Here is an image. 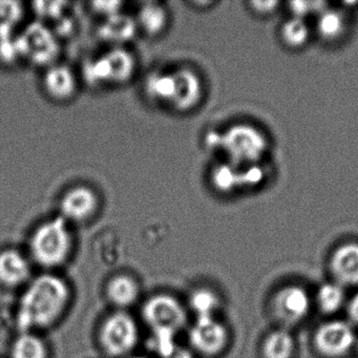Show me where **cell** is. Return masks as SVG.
Masks as SVG:
<instances>
[{"mask_svg":"<svg viewBox=\"0 0 358 358\" xmlns=\"http://www.w3.org/2000/svg\"><path fill=\"white\" fill-rule=\"evenodd\" d=\"M72 287L54 271H43L24 287L16 310L20 332L41 333L53 328L66 315L72 303Z\"/></svg>","mask_w":358,"mask_h":358,"instance_id":"1","label":"cell"},{"mask_svg":"<svg viewBox=\"0 0 358 358\" xmlns=\"http://www.w3.org/2000/svg\"><path fill=\"white\" fill-rule=\"evenodd\" d=\"M141 320L150 332V349L160 358L179 343L178 336L189 326V311L173 293L157 292L142 303Z\"/></svg>","mask_w":358,"mask_h":358,"instance_id":"2","label":"cell"},{"mask_svg":"<svg viewBox=\"0 0 358 358\" xmlns=\"http://www.w3.org/2000/svg\"><path fill=\"white\" fill-rule=\"evenodd\" d=\"M71 224L60 215L39 224L29 238L28 255L34 266L54 271L66 265L74 252Z\"/></svg>","mask_w":358,"mask_h":358,"instance_id":"3","label":"cell"},{"mask_svg":"<svg viewBox=\"0 0 358 358\" xmlns=\"http://www.w3.org/2000/svg\"><path fill=\"white\" fill-rule=\"evenodd\" d=\"M269 140L262 129L249 123H236L220 133V150L234 166L262 164L269 152Z\"/></svg>","mask_w":358,"mask_h":358,"instance_id":"4","label":"cell"},{"mask_svg":"<svg viewBox=\"0 0 358 358\" xmlns=\"http://www.w3.org/2000/svg\"><path fill=\"white\" fill-rule=\"evenodd\" d=\"M141 338L137 318L127 310H115L100 322L97 341L100 349L110 358L133 355Z\"/></svg>","mask_w":358,"mask_h":358,"instance_id":"5","label":"cell"},{"mask_svg":"<svg viewBox=\"0 0 358 358\" xmlns=\"http://www.w3.org/2000/svg\"><path fill=\"white\" fill-rule=\"evenodd\" d=\"M137 62L131 52L123 47H113L99 57L87 60L83 66V79L95 89L121 87L134 78Z\"/></svg>","mask_w":358,"mask_h":358,"instance_id":"6","label":"cell"},{"mask_svg":"<svg viewBox=\"0 0 358 358\" xmlns=\"http://www.w3.org/2000/svg\"><path fill=\"white\" fill-rule=\"evenodd\" d=\"M17 41L22 60L45 69L56 64L60 54L59 41L47 24L41 22L29 24Z\"/></svg>","mask_w":358,"mask_h":358,"instance_id":"7","label":"cell"},{"mask_svg":"<svg viewBox=\"0 0 358 358\" xmlns=\"http://www.w3.org/2000/svg\"><path fill=\"white\" fill-rule=\"evenodd\" d=\"M187 335L188 347L201 357H217L230 343L229 329L219 316L194 318L188 326Z\"/></svg>","mask_w":358,"mask_h":358,"instance_id":"8","label":"cell"},{"mask_svg":"<svg viewBox=\"0 0 358 358\" xmlns=\"http://www.w3.org/2000/svg\"><path fill=\"white\" fill-rule=\"evenodd\" d=\"M270 308L280 327L289 329L309 316L313 308V296L301 285H285L274 293Z\"/></svg>","mask_w":358,"mask_h":358,"instance_id":"9","label":"cell"},{"mask_svg":"<svg viewBox=\"0 0 358 358\" xmlns=\"http://www.w3.org/2000/svg\"><path fill=\"white\" fill-rule=\"evenodd\" d=\"M357 337L355 328L348 320L333 318L316 328L312 341L322 357L345 358L355 350Z\"/></svg>","mask_w":358,"mask_h":358,"instance_id":"10","label":"cell"},{"mask_svg":"<svg viewBox=\"0 0 358 358\" xmlns=\"http://www.w3.org/2000/svg\"><path fill=\"white\" fill-rule=\"evenodd\" d=\"M101 208L99 194L87 185L66 190L59 203V215L71 225L93 221Z\"/></svg>","mask_w":358,"mask_h":358,"instance_id":"11","label":"cell"},{"mask_svg":"<svg viewBox=\"0 0 358 358\" xmlns=\"http://www.w3.org/2000/svg\"><path fill=\"white\" fill-rule=\"evenodd\" d=\"M173 96L169 108L178 113L196 110L204 99V83L200 75L188 66L171 71Z\"/></svg>","mask_w":358,"mask_h":358,"instance_id":"12","label":"cell"},{"mask_svg":"<svg viewBox=\"0 0 358 358\" xmlns=\"http://www.w3.org/2000/svg\"><path fill=\"white\" fill-rule=\"evenodd\" d=\"M34 264L28 253L15 248L0 251V285L7 288L26 287L32 280Z\"/></svg>","mask_w":358,"mask_h":358,"instance_id":"13","label":"cell"},{"mask_svg":"<svg viewBox=\"0 0 358 358\" xmlns=\"http://www.w3.org/2000/svg\"><path fill=\"white\" fill-rule=\"evenodd\" d=\"M332 280L345 289L358 286V242H345L335 247L329 257Z\"/></svg>","mask_w":358,"mask_h":358,"instance_id":"14","label":"cell"},{"mask_svg":"<svg viewBox=\"0 0 358 358\" xmlns=\"http://www.w3.org/2000/svg\"><path fill=\"white\" fill-rule=\"evenodd\" d=\"M43 87L48 97L64 103L74 99L78 93L79 80L70 66L55 64L45 69Z\"/></svg>","mask_w":358,"mask_h":358,"instance_id":"15","label":"cell"},{"mask_svg":"<svg viewBox=\"0 0 358 358\" xmlns=\"http://www.w3.org/2000/svg\"><path fill=\"white\" fill-rule=\"evenodd\" d=\"M141 285L136 276L125 272L114 274L106 280L104 294L115 310H127L135 306L141 296Z\"/></svg>","mask_w":358,"mask_h":358,"instance_id":"16","label":"cell"},{"mask_svg":"<svg viewBox=\"0 0 358 358\" xmlns=\"http://www.w3.org/2000/svg\"><path fill=\"white\" fill-rule=\"evenodd\" d=\"M316 35L326 43H336L347 36L349 31V17L347 12L339 8L327 7L315 18Z\"/></svg>","mask_w":358,"mask_h":358,"instance_id":"17","label":"cell"},{"mask_svg":"<svg viewBox=\"0 0 358 358\" xmlns=\"http://www.w3.org/2000/svg\"><path fill=\"white\" fill-rule=\"evenodd\" d=\"M138 32L135 18L122 12L103 20L99 29L100 37L106 43H112L114 47H122V45L131 41Z\"/></svg>","mask_w":358,"mask_h":358,"instance_id":"18","label":"cell"},{"mask_svg":"<svg viewBox=\"0 0 358 358\" xmlns=\"http://www.w3.org/2000/svg\"><path fill=\"white\" fill-rule=\"evenodd\" d=\"M138 31L150 37L163 34L169 24L166 8L160 3H144L138 10L135 17Z\"/></svg>","mask_w":358,"mask_h":358,"instance_id":"19","label":"cell"},{"mask_svg":"<svg viewBox=\"0 0 358 358\" xmlns=\"http://www.w3.org/2000/svg\"><path fill=\"white\" fill-rule=\"evenodd\" d=\"M262 358H294L296 341L289 329L280 328L270 331L261 345Z\"/></svg>","mask_w":358,"mask_h":358,"instance_id":"20","label":"cell"},{"mask_svg":"<svg viewBox=\"0 0 358 358\" xmlns=\"http://www.w3.org/2000/svg\"><path fill=\"white\" fill-rule=\"evenodd\" d=\"M222 297L217 291L209 287H196L188 296V311L192 312L194 318L215 317L222 309Z\"/></svg>","mask_w":358,"mask_h":358,"instance_id":"21","label":"cell"},{"mask_svg":"<svg viewBox=\"0 0 358 358\" xmlns=\"http://www.w3.org/2000/svg\"><path fill=\"white\" fill-rule=\"evenodd\" d=\"M348 296L345 287L334 280L324 282L318 287L313 296V306L324 315H334L345 308Z\"/></svg>","mask_w":358,"mask_h":358,"instance_id":"22","label":"cell"},{"mask_svg":"<svg viewBox=\"0 0 358 358\" xmlns=\"http://www.w3.org/2000/svg\"><path fill=\"white\" fill-rule=\"evenodd\" d=\"M50 348L41 333L20 332L10 349V358H50Z\"/></svg>","mask_w":358,"mask_h":358,"instance_id":"23","label":"cell"},{"mask_svg":"<svg viewBox=\"0 0 358 358\" xmlns=\"http://www.w3.org/2000/svg\"><path fill=\"white\" fill-rule=\"evenodd\" d=\"M278 36L282 45L288 49L301 50L309 43L312 29L306 20L290 16L280 26Z\"/></svg>","mask_w":358,"mask_h":358,"instance_id":"24","label":"cell"},{"mask_svg":"<svg viewBox=\"0 0 358 358\" xmlns=\"http://www.w3.org/2000/svg\"><path fill=\"white\" fill-rule=\"evenodd\" d=\"M210 181L215 189L222 194H231L236 190L242 189L240 167L234 166L227 161L213 167Z\"/></svg>","mask_w":358,"mask_h":358,"instance_id":"25","label":"cell"},{"mask_svg":"<svg viewBox=\"0 0 358 358\" xmlns=\"http://www.w3.org/2000/svg\"><path fill=\"white\" fill-rule=\"evenodd\" d=\"M146 94L155 102L169 106L173 96V76L171 72H157L150 75L145 83Z\"/></svg>","mask_w":358,"mask_h":358,"instance_id":"26","label":"cell"},{"mask_svg":"<svg viewBox=\"0 0 358 358\" xmlns=\"http://www.w3.org/2000/svg\"><path fill=\"white\" fill-rule=\"evenodd\" d=\"M24 9L15 1H0V37L11 36L22 22Z\"/></svg>","mask_w":358,"mask_h":358,"instance_id":"27","label":"cell"},{"mask_svg":"<svg viewBox=\"0 0 358 358\" xmlns=\"http://www.w3.org/2000/svg\"><path fill=\"white\" fill-rule=\"evenodd\" d=\"M287 6L291 17L307 22L308 18L317 17L329 5L324 1H292Z\"/></svg>","mask_w":358,"mask_h":358,"instance_id":"28","label":"cell"},{"mask_svg":"<svg viewBox=\"0 0 358 358\" xmlns=\"http://www.w3.org/2000/svg\"><path fill=\"white\" fill-rule=\"evenodd\" d=\"M66 6L68 3L56 1V3H36L33 5L35 14L38 16L41 22L43 20H50V22H58L62 18L66 17Z\"/></svg>","mask_w":358,"mask_h":358,"instance_id":"29","label":"cell"},{"mask_svg":"<svg viewBox=\"0 0 358 358\" xmlns=\"http://www.w3.org/2000/svg\"><path fill=\"white\" fill-rule=\"evenodd\" d=\"M22 60V52L18 45L17 37H0V62L14 64Z\"/></svg>","mask_w":358,"mask_h":358,"instance_id":"30","label":"cell"},{"mask_svg":"<svg viewBox=\"0 0 358 358\" xmlns=\"http://www.w3.org/2000/svg\"><path fill=\"white\" fill-rule=\"evenodd\" d=\"M278 1H250L248 3L249 10L259 17H269L280 9Z\"/></svg>","mask_w":358,"mask_h":358,"instance_id":"31","label":"cell"},{"mask_svg":"<svg viewBox=\"0 0 358 358\" xmlns=\"http://www.w3.org/2000/svg\"><path fill=\"white\" fill-rule=\"evenodd\" d=\"M123 3L119 1H106V3H92V11L95 12L97 15L102 16L103 20L121 13V7Z\"/></svg>","mask_w":358,"mask_h":358,"instance_id":"32","label":"cell"},{"mask_svg":"<svg viewBox=\"0 0 358 358\" xmlns=\"http://www.w3.org/2000/svg\"><path fill=\"white\" fill-rule=\"evenodd\" d=\"M345 311H347L348 322L355 328L358 327V291L354 293L351 297H348L347 305H345Z\"/></svg>","mask_w":358,"mask_h":358,"instance_id":"33","label":"cell"},{"mask_svg":"<svg viewBox=\"0 0 358 358\" xmlns=\"http://www.w3.org/2000/svg\"><path fill=\"white\" fill-rule=\"evenodd\" d=\"M198 356L194 353L188 345H176L173 349L169 350L166 354L160 358H196Z\"/></svg>","mask_w":358,"mask_h":358,"instance_id":"34","label":"cell"},{"mask_svg":"<svg viewBox=\"0 0 358 358\" xmlns=\"http://www.w3.org/2000/svg\"><path fill=\"white\" fill-rule=\"evenodd\" d=\"M127 358H150V357H148V356L136 355V354H133V355L129 356V357H127Z\"/></svg>","mask_w":358,"mask_h":358,"instance_id":"35","label":"cell"},{"mask_svg":"<svg viewBox=\"0 0 358 358\" xmlns=\"http://www.w3.org/2000/svg\"><path fill=\"white\" fill-rule=\"evenodd\" d=\"M355 350H356V351H357V354H358V337H357V341H356Z\"/></svg>","mask_w":358,"mask_h":358,"instance_id":"36","label":"cell"}]
</instances>
